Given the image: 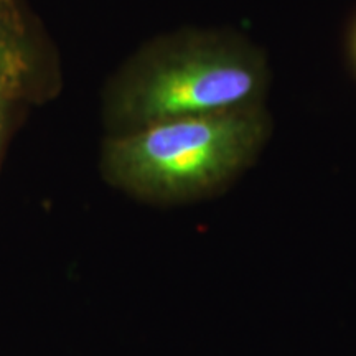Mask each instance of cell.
<instances>
[{
    "label": "cell",
    "instance_id": "cell-4",
    "mask_svg": "<svg viewBox=\"0 0 356 356\" xmlns=\"http://www.w3.org/2000/svg\"><path fill=\"white\" fill-rule=\"evenodd\" d=\"M29 109V106L24 102L0 96V168H2L3 157H6L7 147L10 144L13 134L20 127Z\"/></svg>",
    "mask_w": 356,
    "mask_h": 356
},
{
    "label": "cell",
    "instance_id": "cell-2",
    "mask_svg": "<svg viewBox=\"0 0 356 356\" xmlns=\"http://www.w3.org/2000/svg\"><path fill=\"white\" fill-rule=\"evenodd\" d=\"M269 118L261 108L195 115L104 136V181L134 198L181 203L220 190L264 144Z\"/></svg>",
    "mask_w": 356,
    "mask_h": 356
},
{
    "label": "cell",
    "instance_id": "cell-3",
    "mask_svg": "<svg viewBox=\"0 0 356 356\" xmlns=\"http://www.w3.org/2000/svg\"><path fill=\"white\" fill-rule=\"evenodd\" d=\"M63 89V58L38 13L29 0H0V96L35 108Z\"/></svg>",
    "mask_w": 356,
    "mask_h": 356
},
{
    "label": "cell",
    "instance_id": "cell-5",
    "mask_svg": "<svg viewBox=\"0 0 356 356\" xmlns=\"http://www.w3.org/2000/svg\"><path fill=\"white\" fill-rule=\"evenodd\" d=\"M350 56H351V63H353L356 70V20L353 26H351V32H350Z\"/></svg>",
    "mask_w": 356,
    "mask_h": 356
},
{
    "label": "cell",
    "instance_id": "cell-1",
    "mask_svg": "<svg viewBox=\"0 0 356 356\" xmlns=\"http://www.w3.org/2000/svg\"><path fill=\"white\" fill-rule=\"evenodd\" d=\"M267 84L264 55L241 35L213 29L160 35L129 55L102 86L104 136L261 108Z\"/></svg>",
    "mask_w": 356,
    "mask_h": 356
}]
</instances>
